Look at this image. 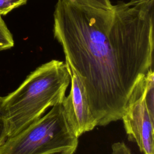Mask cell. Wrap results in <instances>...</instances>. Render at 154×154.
<instances>
[{"label":"cell","instance_id":"5","mask_svg":"<svg viewBox=\"0 0 154 154\" xmlns=\"http://www.w3.org/2000/svg\"><path fill=\"white\" fill-rule=\"evenodd\" d=\"M71 87L69 94L64 96L61 103L66 119L75 135L92 131L97 122L90 110L87 95L82 82L70 70Z\"/></svg>","mask_w":154,"mask_h":154},{"label":"cell","instance_id":"6","mask_svg":"<svg viewBox=\"0 0 154 154\" xmlns=\"http://www.w3.org/2000/svg\"><path fill=\"white\" fill-rule=\"evenodd\" d=\"M13 46V35L0 14V51L10 49Z\"/></svg>","mask_w":154,"mask_h":154},{"label":"cell","instance_id":"7","mask_svg":"<svg viewBox=\"0 0 154 154\" xmlns=\"http://www.w3.org/2000/svg\"><path fill=\"white\" fill-rule=\"evenodd\" d=\"M28 0H0V14L5 15L13 9L26 4Z\"/></svg>","mask_w":154,"mask_h":154},{"label":"cell","instance_id":"2","mask_svg":"<svg viewBox=\"0 0 154 154\" xmlns=\"http://www.w3.org/2000/svg\"><path fill=\"white\" fill-rule=\"evenodd\" d=\"M70 82V69L62 61L52 60L36 68L14 91L3 97L2 108L8 137L39 119L62 102Z\"/></svg>","mask_w":154,"mask_h":154},{"label":"cell","instance_id":"1","mask_svg":"<svg viewBox=\"0 0 154 154\" xmlns=\"http://www.w3.org/2000/svg\"><path fill=\"white\" fill-rule=\"evenodd\" d=\"M154 0L103 9L58 0L54 36L82 82L97 126L121 120L137 84L152 69Z\"/></svg>","mask_w":154,"mask_h":154},{"label":"cell","instance_id":"8","mask_svg":"<svg viewBox=\"0 0 154 154\" xmlns=\"http://www.w3.org/2000/svg\"><path fill=\"white\" fill-rule=\"evenodd\" d=\"M78 2L87 5L94 7L103 8V9H111L112 7L110 0H75Z\"/></svg>","mask_w":154,"mask_h":154},{"label":"cell","instance_id":"10","mask_svg":"<svg viewBox=\"0 0 154 154\" xmlns=\"http://www.w3.org/2000/svg\"><path fill=\"white\" fill-rule=\"evenodd\" d=\"M112 154H133L124 142L114 143L111 146Z\"/></svg>","mask_w":154,"mask_h":154},{"label":"cell","instance_id":"9","mask_svg":"<svg viewBox=\"0 0 154 154\" xmlns=\"http://www.w3.org/2000/svg\"><path fill=\"white\" fill-rule=\"evenodd\" d=\"M3 97L0 96V146L8 138L7 129L5 120L3 115L2 102Z\"/></svg>","mask_w":154,"mask_h":154},{"label":"cell","instance_id":"11","mask_svg":"<svg viewBox=\"0 0 154 154\" xmlns=\"http://www.w3.org/2000/svg\"></svg>","mask_w":154,"mask_h":154},{"label":"cell","instance_id":"3","mask_svg":"<svg viewBox=\"0 0 154 154\" xmlns=\"http://www.w3.org/2000/svg\"><path fill=\"white\" fill-rule=\"evenodd\" d=\"M78 138L61 102L0 146V154H74Z\"/></svg>","mask_w":154,"mask_h":154},{"label":"cell","instance_id":"4","mask_svg":"<svg viewBox=\"0 0 154 154\" xmlns=\"http://www.w3.org/2000/svg\"><path fill=\"white\" fill-rule=\"evenodd\" d=\"M145 93L144 76L132 91L121 120L128 140L135 142L144 154H153L154 116L147 106Z\"/></svg>","mask_w":154,"mask_h":154}]
</instances>
